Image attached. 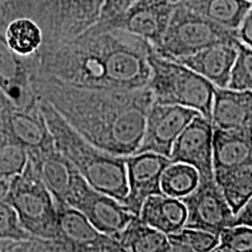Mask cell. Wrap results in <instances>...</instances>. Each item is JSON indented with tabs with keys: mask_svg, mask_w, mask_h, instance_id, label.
<instances>
[{
	"mask_svg": "<svg viewBox=\"0 0 252 252\" xmlns=\"http://www.w3.org/2000/svg\"><path fill=\"white\" fill-rule=\"evenodd\" d=\"M30 65L37 97L52 104L84 139L115 156L137 152L154 102L149 86L135 90L82 89L36 70L31 61Z\"/></svg>",
	"mask_w": 252,
	"mask_h": 252,
	"instance_id": "obj_1",
	"label": "cell"
},
{
	"mask_svg": "<svg viewBox=\"0 0 252 252\" xmlns=\"http://www.w3.org/2000/svg\"><path fill=\"white\" fill-rule=\"evenodd\" d=\"M40 109L56 149L75 166L91 187L122 202L128 193L125 157L105 152L84 139L47 100L40 98Z\"/></svg>",
	"mask_w": 252,
	"mask_h": 252,
	"instance_id": "obj_2",
	"label": "cell"
},
{
	"mask_svg": "<svg viewBox=\"0 0 252 252\" xmlns=\"http://www.w3.org/2000/svg\"><path fill=\"white\" fill-rule=\"evenodd\" d=\"M149 63L152 69L149 87L154 102L195 109L212 121L216 89L212 82L182 63L159 54L154 46L149 53Z\"/></svg>",
	"mask_w": 252,
	"mask_h": 252,
	"instance_id": "obj_3",
	"label": "cell"
},
{
	"mask_svg": "<svg viewBox=\"0 0 252 252\" xmlns=\"http://www.w3.org/2000/svg\"><path fill=\"white\" fill-rule=\"evenodd\" d=\"M19 220L33 237L53 241L56 235V207L49 189L30 159L20 174L9 182L5 197Z\"/></svg>",
	"mask_w": 252,
	"mask_h": 252,
	"instance_id": "obj_4",
	"label": "cell"
},
{
	"mask_svg": "<svg viewBox=\"0 0 252 252\" xmlns=\"http://www.w3.org/2000/svg\"><path fill=\"white\" fill-rule=\"evenodd\" d=\"M222 43L237 46V32L220 26L178 2L161 46L156 49L165 58L176 60Z\"/></svg>",
	"mask_w": 252,
	"mask_h": 252,
	"instance_id": "obj_5",
	"label": "cell"
},
{
	"mask_svg": "<svg viewBox=\"0 0 252 252\" xmlns=\"http://www.w3.org/2000/svg\"><path fill=\"white\" fill-rule=\"evenodd\" d=\"M104 0H35L33 20L43 33V45L74 39L98 23Z\"/></svg>",
	"mask_w": 252,
	"mask_h": 252,
	"instance_id": "obj_6",
	"label": "cell"
},
{
	"mask_svg": "<svg viewBox=\"0 0 252 252\" xmlns=\"http://www.w3.org/2000/svg\"><path fill=\"white\" fill-rule=\"evenodd\" d=\"M56 235L52 243L56 251H124L115 237L99 231L86 216L67 201L54 200Z\"/></svg>",
	"mask_w": 252,
	"mask_h": 252,
	"instance_id": "obj_7",
	"label": "cell"
},
{
	"mask_svg": "<svg viewBox=\"0 0 252 252\" xmlns=\"http://www.w3.org/2000/svg\"><path fill=\"white\" fill-rule=\"evenodd\" d=\"M67 202L80 210L99 231L115 238L134 216L115 197L91 187L80 173L75 175Z\"/></svg>",
	"mask_w": 252,
	"mask_h": 252,
	"instance_id": "obj_8",
	"label": "cell"
},
{
	"mask_svg": "<svg viewBox=\"0 0 252 252\" xmlns=\"http://www.w3.org/2000/svg\"><path fill=\"white\" fill-rule=\"evenodd\" d=\"M187 208L185 228L198 229L220 236L234 226L236 214L214 179H200L190 194L180 197Z\"/></svg>",
	"mask_w": 252,
	"mask_h": 252,
	"instance_id": "obj_9",
	"label": "cell"
},
{
	"mask_svg": "<svg viewBox=\"0 0 252 252\" xmlns=\"http://www.w3.org/2000/svg\"><path fill=\"white\" fill-rule=\"evenodd\" d=\"M176 4L171 0H137L118 17L97 23V30H122L150 41L154 48L161 46Z\"/></svg>",
	"mask_w": 252,
	"mask_h": 252,
	"instance_id": "obj_10",
	"label": "cell"
},
{
	"mask_svg": "<svg viewBox=\"0 0 252 252\" xmlns=\"http://www.w3.org/2000/svg\"><path fill=\"white\" fill-rule=\"evenodd\" d=\"M198 113L197 110L187 106L153 102L147 115L143 140L135 153L154 152L171 157L175 140Z\"/></svg>",
	"mask_w": 252,
	"mask_h": 252,
	"instance_id": "obj_11",
	"label": "cell"
},
{
	"mask_svg": "<svg viewBox=\"0 0 252 252\" xmlns=\"http://www.w3.org/2000/svg\"><path fill=\"white\" fill-rule=\"evenodd\" d=\"M128 193L122 204L133 215L139 216L147 197L163 194L161 176L173 162L171 158L154 152L135 153L125 157Z\"/></svg>",
	"mask_w": 252,
	"mask_h": 252,
	"instance_id": "obj_12",
	"label": "cell"
},
{
	"mask_svg": "<svg viewBox=\"0 0 252 252\" xmlns=\"http://www.w3.org/2000/svg\"><path fill=\"white\" fill-rule=\"evenodd\" d=\"M213 137V122L198 113L175 140L169 158L173 162L193 166L200 179H214Z\"/></svg>",
	"mask_w": 252,
	"mask_h": 252,
	"instance_id": "obj_13",
	"label": "cell"
},
{
	"mask_svg": "<svg viewBox=\"0 0 252 252\" xmlns=\"http://www.w3.org/2000/svg\"><path fill=\"white\" fill-rule=\"evenodd\" d=\"M0 90L19 109H40V98L31 78L28 56L17 54L0 32Z\"/></svg>",
	"mask_w": 252,
	"mask_h": 252,
	"instance_id": "obj_14",
	"label": "cell"
},
{
	"mask_svg": "<svg viewBox=\"0 0 252 252\" xmlns=\"http://www.w3.org/2000/svg\"><path fill=\"white\" fill-rule=\"evenodd\" d=\"M0 119L14 138L28 150H43L55 146L41 109L34 111L19 109L0 90Z\"/></svg>",
	"mask_w": 252,
	"mask_h": 252,
	"instance_id": "obj_15",
	"label": "cell"
},
{
	"mask_svg": "<svg viewBox=\"0 0 252 252\" xmlns=\"http://www.w3.org/2000/svg\"><path fill=\"white\" fill-rule=\"evenodd\" d=\"M30 160L54 200L67 201L72 181L78 171L55 146L43 150H28Z\"/></svg>",
	"mask_w": 252,
	"mask_h": 252,
	"instance_id": "obj_16",
	"label": "cell"
},
{
	"mask_svg": "<svg viewBox=\"0 0 252 252\" xmlns=\"http://www.w3.org/2000/svg\"><path fill=\"white\" fill-rule=\"evenodd\" d=\"M237 46L225 43L210 46L195 54L176 59L175 61L202 75L215 87L228 88L232 67L237 59Z\"/></svg>",
	"mask_w": 252,
	"mask_h": 252,
	"instance_id": "obj_17",
	"label": "cell"
},
{
	"mask_svg": "<svg viewBox=\"0 0 252 252\" xmlns=\"http://www.w3.org/2000/svg\"><path fill=\"white\" fill-rule=\"evenodd\" d=\"M212 121L223 130L252 127V91L216 87Z\"/></svg>",
	"mask_w": 252,
	"mask_h": 252,
	"instance_id": "obj_18",
	"label": "cell"
},
{
	"mask_svg": "<svg viewBox=\"0 0 252 252\" xmlns=\"http://www.w3.org/2000/svg\"><path fill=\"white\" fill-rule=\"evenodd\" d=\"M252 160V127L223 130L214 127V175Z\"/></svg>",
	"mask_w": 252,
	"mask_h": 252,
	"instance_id": "obj_19",
	"label": "cell"
},
{
	"mask_svg": "<svg viewBox=\"0 0 252 252\" xmlns=\"http://www.w3.org/2000/svg\"><path fill=\"white\" fill-rule=\"evenodd\" d=\"M139 216L146 224L169 235L185 228L187 208L179 197L156 194L146 198Z\"/></svg>",
	"mask_w": 252,
	"mask_h": 252,
	"instance_id": "obj_20",
	"label": "cell"
},
{
	"mask_svg": "<svg viewBox=\"0 0 252 252\" xmlns=\"http://www.w3.org/2000/svg\"><path fill=\"white\" fill-rule=\"evenodd\" d=\"M180 2L220 26L234 32H237L252 7L250 0H182Z\"/></svg>",
	"mask_w": 252,
	"mask_h": 252,
	"instance_id": "obj_21",
	"label": "cell"
},
{
	"mask_svg": "<svg viewBox=\"0 0 252 252\" xmlns=\"http://www.w3.org/2000/svg\"><path fill=\"white\" fill-rule=\"evenodd\" d=\"M116 239L124 251L133 252H166L172 251L166 234L152 228L134 215Z\"/></svg>",
	"mask_w": 252,
	"mask_h": 252,
	"instance_id": "obj_22",
	"label": "cell"
},
{
	"mask_svg": "<svg viewBox=\"0 0 252 252\" xmlns=\"http://www.w3.org/2000/svg\"><path fill=\"white\" fill-rule=\"evenodd\" d=\"M215 180L232 212L237 214L252 195V160L215 174Z\"/></svg>",
	"mask_w": 252,
	"mask_h": 252,
	"instance_id": "obj_23",
	"label": "cell"
},
{
	"mask_svg": "<svg viewBox=\"0 0 252 252\" xmlns=\"http://www.w3.org/2000/svg\"><path fill=\"white\" fill-rule=\"evenodd\" d=\"M4 35L8 46L21 56L34 55L43 45L42 30L32 18H18L11 21Z\"/></svg>",
	"mask_w": 252,
	"mask_h": 252,
	"instance_id": "obj_24",
	"label": "cell"
},
{
	"mask_svg": "<svg viewBox=\"0 0 252 252\" xmlns=\"http://www.w3.org/2000/svg\"><path fill=\"white\" fill-rule=\"evenodd\" d=\"M28 149L14 138L0 119V178L11 181L26 167Z\"/></svg>",
	"mask_w": 252,
	"mask_h": 252,
	"instance_id": "obj_25",
	"label": "cell"
},
{
	"mask_svg": "<svg viewBox=\"0 0 252 252\" xmlns=\"http://www.w3.org/2000/svg\"><path fill=\"white\" fill-rule=\"evenodd\" d=\"M200 174L193 166L182 162H172L161 176L162 193L169 196L184 197L196 188Z\"/></svg>",
	"mask_w": 252,
	"mask_h": 252,
	"instance_id": "obj_26",
	"label": "cell"
},
{
	"mask_svg": "<svg viewBox=\"0 0 252 252\" xmlns=\"http://www.w3.org/2000/svg\"><path fill=\"white\" fill-rule=\"evenodd\" d=\"M172 251L207 252L214 251L220 243V236L198 229L182 228L180 231L167 235Z\"/></svg>",
	"mask_w": 252,
	"mask_h": 252,
	"instance_id": "obj_27",
	"label": "cell"
},
{
	"mask_svg": "<svg viewBox=\"0 0 252 252\" xmlns=\"http://www.w3.org/2000/svg\"><path fill=\"white\" fill-rule=\"evenodd\" d=\"M237 49V59L232 67L228 88L252 91V48L239 42Z\"/></svg>",
	"mask_w": 252,
	"mask_h": 252,
	"instance_id": "obj_28",
	"label": "cell"
},
{
	"mask_svg": "<svg viewBox=\"0 0 252 252\" xmlns=\"http://www.w3.org/2000/svg\"><path fill=\"white\" fill-rule=\"evenodd\" d=\"M33 237L24 229L14 208L5 200L0 201V241H32Z\"/></svg>",
	"mask_w": 252,
	"mask_h": 252,
	"instance_id": "obj_29",
	"label": "cell"
},
{
	"mask_svg": "<svg viewBox=\"0 0 252 252\" xmlns=\"http://www.w3.org/2000/svg\"><path fill=\"white\" fill-rule=\"evenodd\" d=\"M217 252H252V226L234 225L220 235Z\"/></svg>",
	"mask_w": 252,
	"mask_h": 252,
	"instance_id": "obj_30",
	"label": "cell"
},
{
	"mask_svg": "<svg viewBox=\"0 0 252 252\" xmlns=\"http://www.w3.org/2000/svg\"><path fill=\"white\" fill-rule=\"evenodd\" d=\"M34 8L35 0H0V32L15 19L33 18Z\"/></svg>",
	"mask_w": 252,
	"mask_h": 252,
	"instance_id": "obj_31",
	"label": "cell"
},
{
	"mask_svg": "<svg viewBox=\"0 0 252 252\" xmlns=\"http://www.w3.org/2000/svg\"><path fill=\"white\" fill-rule=\"evenodd\" d=\"M137 0H104L98 23H105L127 11Z\"/></svg>",
	"mask_w": 252,
	"mask_h": 252,
	"instance_id": "obj_32",
	"label": "cell"
},
{
	"mask_svg": "<svg viewBox=\"0 0 252 252\" xmlns=\"http://www.w3.org/2000/svg\"><path fill=\"white\" fill-rule=\"evenodd\" d=\"M237 36L241 42L252 48V7L249 9L241 26L237 30Z\"/></svg>",
	"mask_w": 252,
	"mask_h": 252,
	"instance_id": "obj_33",
	"label": "cell"
},
{
	"mask_svg": "<svg viewBox=\"0 0 252 252\" xmlns=\"http://www.w3.org/2000/svg\"><path fill=\"white\" fill-rule=\"evenodd\" d=\"M234 225L252 226V195L247 203L241 208V210L236 214Z\"/></svg>",
	"mask_w": 252,
	"mask_h": 252,
	"instance_id": "obj_34",
	"label": "cell"
},
{
	"mask_svg": "<svg viewBox=\"0 0 252 252\" xmlns=\"http://www.w3.org/2000/svg\"><path fill=\"white\" fill-rule=\"evenodd\" d=\"M9 182H11L9 180H5V179L0 178V201L5 200L9 188Z\"/></svg>",
	"mask_w": 252,
	"mask_h": 252,
	"instance_id": "obj_35",
	"label": "cell"
},
{
	"mask_svg": "<svg viewBox=\"0 0 252 252\" xmlns=\"http://www.w3.org/2000/svg\"><path fill=\"white\" fill-rule=\"evenodd\" d=\"M172 2H175V4H178V2H180V1H182V0H171Z\"/></svg>",
	"mask_w": 252,
	"mask_h": 252,
	"instance_id": "obj_36",
	"label": "cell"
},
{
	"mask_svg": "<svg viewBox=\"0 0 252 252\" xmlns=\"http://www.w3.org/2000/svg\"><path fill=\"white\" fill-rule=\"evenodd\" d=\"M250 1H251V2H252V0H250Z\"/></svg>",
	"mask_w": 252,
	"mask_h": 252,
	"instance_id": "obj_37",
	"label": "cell"
}]
</instances>
